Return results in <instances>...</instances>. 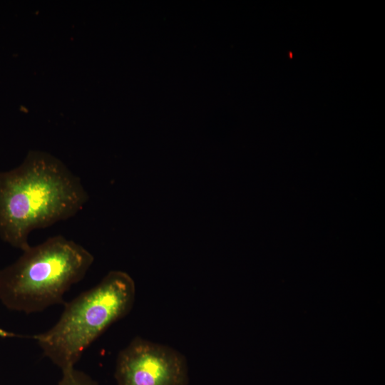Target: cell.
<instances>
[{"label": "cell", "mask_w": 385, "mask_h": 385, "mask_svg": "<svg viewBox=\"0 0 385 385\" xmlns=\"http://www.w3.org/2000/svg\"><path fill=\"white\" fill-rule=\"evenodd\" d=\"M88 199L81 180L61 161L30 151L19 167L0 172V237L23 252L31 231L70 218Z\"/></svg>", "instance_id": "6da1fadb"}, {"label": "cell", "mask_w": 385, "mask_h": 385, "mask_svg": "<svg viewBox=\"0 0 385 385\" xmlns=\"http://www.w3.org/2000/svg\"><path fill=\"white\" fill-rule=\"evenodd\" d=\"M93 260L86 249L61 235L30 246L0 270V302L26 314L64 304V294L83 279Z\"/></svg>", "instance_id": "7a4b0ae2"}, {"label": "cell", "mask_w": 385, "mask_h": 385, "mask_svg": "<svg viewBox=\"0 0 385 385\" xmlns=\"http://www.w3.org/2000/svg\"><path fill=\"white\" fill-rule=\"evenodd\" d=\"M135 297L130 276L111 271L95 287L65 302L59 319L51 329L31 338L62 372L68 371L108 327L130 312Z\"/></svg>", "instance_id": "3957f363"}, {"label": "cell", "mask_w": 385, "mask_h": 385, "mask_svg": "<svg viewBox=\"0 0 385 385\" xmlns=\"http://www.w3.org/2000/svg\"><path fill=\"white\" fill-rule=\"evenodd\" d=\"M117 385H188L185 356L175 349L135 337L118 354Z\"/></svg>", "instance_id": "277c9868"}, {"label": "cell", "mask_w": 385, "mask_h": 385, "mask_svg": "<svg viewBox=\"0 0 385 385\" xmlns=\"http://www.w3.org/2000/svg\"><path fill=\"white\" fill-rule=\"evenodd\" d=\"M58 385H98L90 376L75 368L63 371Z\"/></svg>", "instance_id": "5b68a950"}]
</instances>
